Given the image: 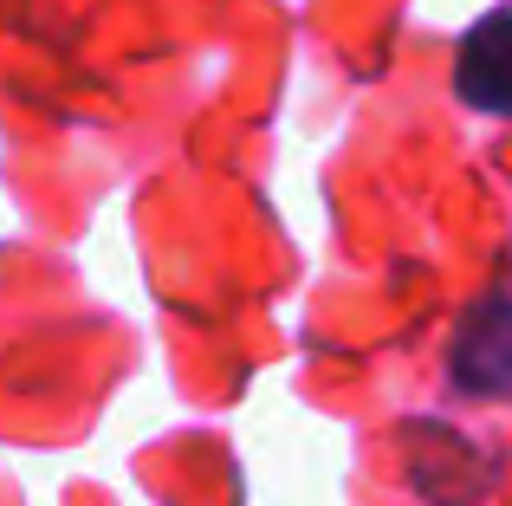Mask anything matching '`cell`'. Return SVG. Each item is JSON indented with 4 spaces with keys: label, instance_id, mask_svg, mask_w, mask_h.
Returning <instances> with one entry per match:
<instances>
[{
    "label": "cell",
    "instance_id": "1",
    "mask_svg": "<svg viewBox=\"0 0 512 506\" xmlns=\"http://www.w3.org/2000/svg\"><path fill=\"white\" fill-rule=\"evenodd\" d=\"M448 377L467 396H512V299H480L448 344Z\"/></svg>",
    "mask_w": 512,
    "mask_h": 506
},
{
    "label": "cell",
    "instance_id": "2",
    "mask_svg": "<svg viewBox=\"0 0 512 506\" xmlns=\"http://www.w3.org/2000/svg\"><path fill=\"white\" fill-rule=\"evenodd\" d=\"M454 91L487 117H512V7H493L467 26L454 52Z\"/></svg>",
    "mask_w": 512,
    "mask_h": 506
}]
</instances>
